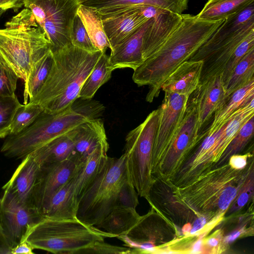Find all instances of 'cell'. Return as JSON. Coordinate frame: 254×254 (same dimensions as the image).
<instances>
[{"instance_id":"obj_41","label":"cell","mask_w":254,"mask_h":254,"mask_svg":"<svg viewBox=\"0 0 254 254\" xmlns=\"http://www.w3.org/2000/svg\"><path fill=\"white\" fill-rule=\"evenodd\" d=\"M70 40L72 45L85 51L89 52L99 51L92 44L83 23L77 14L72 22Z\"/></svg>"},{"instance_id":"obj_46","label":"cell","mask_w":254,"mask_h":254,"mask_svg":"<svg viewBox=\"0 0 254 254\" xmlns=\"http://www.w3.org/2000/svg\"><path fill=\"white\" fill-rule=\"evenodd\" d=\"M253 156V154L251 153H247L244 155L239 154L233 155L229 158L228 163L234 169H243L247 166L249 158Z\"/></svg>"},{"instance_id":"obj_8","label":"cell","mask_w":254,"mask_h":254,"mask_svg":"<svg viewBox=\"0 0 254 254\" xmlns=\"http://www.w3.org/2000/svg\"><path fill=\"white\" fill-rule=\"evenodd\" d=\"M127 179L125 155L108 158L100 172L78 200L76 218L89 226L99 223L116 207L122 186Z\"/></svg>"},{"instance_id":"obj_1","label":"cell","mask_w":254,"mask_h":254,"mask_svg":"<svg viewBox=\"0 0 254 254\" xmlns=\"http://www.w3.org/2000/svg\"><path fill=\"white\" fill-rule=\"evenodd\" d=\"M224 20H200L195 15L183 14L182 21L165 42L134 70V82L149 86L147 102L151 103L158 96L168 77L189 60Z\"/></svg>"},{"instance_id":"obj_6","label":"cell","mask_w":254,"mask_h":254,"mask_svg":"<svg viewBox=\"0 0 254 254\" xmlns=\"http://www.w3.org/2000/svg\"><path fill=\"white\" fill-rule=\"evenodd\" d=\"M254 31V3L226 18L189 60L203 62L200 83L220 75L237 48Z\"/></svg>"},{"instance_id":"obj_29","label":"cell","mask_w":254,"mask_h":254,"mask_svg":"<svg viewBox=\"0 0 254 254\" xmlns=\"http://www.w3.org/2000/svg\"><path fill=\"white\" fill-rule=\"evenodd\" d=\"M109 147L96 149L77 165L74 173L75 192L78 200L100 172L107 158Z\"/></svg>"},{"instance_id":"obj_22","label":"cell","mask_w":254,"mask_h":254,"mask_svg":"<svg viewBox=\"0 0 254 254\" xmlns=\"http://www.w3.org/2000/svg\"><path fill=\"white\" fill-rule=\"evenodd\" d=\"M152 20V18L149 19L135 32L111 50L108 66L113 71L123 68L135 70L142 64V39Z\"/></svg>"},{"instance_id":"obj_3","label":"cell","mask_w":254,"mask_h":254,"mask_svg":"<svg viewBox=\"0 0 254 254\" xmlns=\"http://www.w3.org/2000/svg\"><path fill=\"white\" fill-rule=\"evenodd\" d=\"M253 165V156L243 169H234L228 162L213 167L186 185L172 186L173 192L198 216L223 220Z\"/></svg>"},{"instance_id":"obj_11","label":"cell","mask_w":254,"mask_h":254,"mask_svg":"<svg viewBox=\"0 0 254 254\" xmlns=\"http://www.w3.org/2000/svg\"><path fill=\"white\" fill-rule=\"evenodd\" d=\"M199 132L196 108L189 99L181 124L152 176L171 180L204 136Z\"/></svg>"},{"instance_id":"obj_7","label":"cell","mask_w":254,"mask_h":254,"mask_svg":"<svg viewBox=\"0 0 254 254\" xmlns=\"http://www.w3.org/2000/svg\"><path fill=\"white\" fill-rule=\"evenodd\" d=\"M90 120L72 106L57 113L43 112L24 130L5 137L0 151L7 157L22 159L51 140Z\"/></svg>"},{"instance_id":"obj_4","label":"cell","mask_w":254,"mask_h":254,"mask_svg":"<svg viewBox=\"0 0 254 254\" xmlns=\"http://www.w3.org/2000/svg\"><path fill=\"white\" fill-rule=\"evenodd\" d=\"M0 29V64L25 81L35 63L50 50L45 33L24 8Z\"/></svg>"},{"instance_id":"obj_18","label":"cell","mask_w":254,"mask_h":254,"mask_svg":"<svg viewBox=\"0 0 254 254\" xmlns=\"http://www.w3.org/2000/svg\"><path fill=\"white\" fill-rule=\"evenodd\" d=\"M189 0H80V4L90 7L105 18L128 8L149 5L183 14L187 9Z\"/></svg>"},{"instance_id":"obj_34","label":"cell","mask_w":254,"mask_h":254,"mask_svg":"<svg viewBox=\"0 0 254 254\" xmlns=\"http://www.w3.org/2000/svg\"><path fill=\"white\" fill-rule=\"evenodd\" d=\"M104 51L80 89L78 98L91 99L98 89L111 78L113 70L108 66V56Z\"/></svg>"},{"instance_id":"obj_30","label":"cell","mask_w":254,"mask_h":254,"mask_svg":"<svg viewBox=\"0 0 254 254\" xmlns=\"http://www.w3.org/2000/svg\"><path fill=\"white\" fill-rule=\"evenodd\" d=\"M140 217L136 208L117 207L94 227L114 237H117L127 233L137 223Z\"/></svg>"},{"instance_id":"obj_20","label":"cell","mask_w":254,"mask_h":254,"mask_svg":"<svg viewBox=\"0 0 254 254\" xmlns=\"http://www.w3.org/2000/svg\"><path fill=\"white\" fill-rule=\"evenodd\" d=\"M192 94L191 100L196 108L200 130L226 98L221 76L210 78L199 83Z\"/></svg>"},{"instance_id":"obj_48","label":"cell","mask_w":254,"mask_h":254,"mask_svg":"<svg viewBox=\"0 0 254 254\" xmlns=\"http://www.w3.org/2000/svg\"><path fill=\"white\" fill-rule=\"evenodd\" d=\"M143 16L149 19L155 16L162 8L149 5H136Z\"/></svg>"},{"instance_id":"obj_19","label":"cell","mask_w":254,"mask_h":254,"mask_svg":"<svg viewBox=\"0 0 254 254\" xmlns=\"http://www.w3.org/2000/svg\"><path fill=\"white\" fill-rule=\"evenodd\" d=\"M148 19L143 16L136 6L102 19L111 50L135 32Z\"/></svg>"},{"instance_id":"obj_21","label":"cell","mask_w":254,"mask_h":254,"mask_svg":"<svg viewBox=\"0 0 254 254\" xmlns=\"http://www.w3.org/2000/svg\"><path fill=\"white\" fill-rule=\"evenodd\" d=\"M180 14L162 9L153 18L142 39L143 60L151 56L161 47L182 21Z\"/></svg>"},{"instance_id":"obj_16","label":"cell","mask_w":254,"mask_h":254,"mask_svg":"<svg viewBox=\"0 0 254 254\" xmlns=\"http://www.w3.org/2000/svg\"><path fill=\"white\" fill-rule=\"evenodd\" d=\"M80 162L73 154L63 161L40 166L32 197L34 209L40 213L45 201L72 177Z\"/></svg>"},{"instance_id":"obj_32","label":"cell","mask_w":254,"mask_h":254,"mask_svg":"<svg viewBox=\"0 0 254 254\" xmlns=\"http://www.w3.org/2000/svg\"><path fill=\"white\" fill-rule=\"evenodd\" d=\"M77 14L80 18L94 47L100 51L111 49L105 33L102 20L92 8L80 4Z\"/></svg>"},{"instance_id":"obj_2","label":"cell","mask_w":254,"mask_h":254,"mask_svg":"<svg viewBox=\"0 0 254 254\" xmlns=\"http://www.w3.org/2000/svg\"><path fill=\"white\" fill-rule=\"evenodd\" d=\"M103 51L89 52L71 44L53 53V63L47 79L28 103L39 104L43 112L49 114L71 106Z\"/></svg>"},{"instance_id":"obj_23","label":"cell","mask_w":254,"mask_h":254,"mask_svg":"<svg viewBox=\"0 0 254 254\" xmlns=\"http://www.w3.org/2000/svg\"><path fill=\"white\" fill-rule=\"evenodd\" d=\"M77 205L74 174L65 184L45 201L39 212L45 218L57 220L75 219L76 218Z\"/></svg>"},{"instance_id":"obj_5","label":"cell","mask_w":254,"mask_h":254,"mask_svg":"<svg viewBox=\"0 0 254 254\" xmlns=\"http://www.w3.org/2000/svg\"><path fill=\"white\" fill-rule=\"evenodd\" d=\"M114 237L77 218H43L29 230L24 240L34 248L54 254H81L105 238Z\"/></svg>"},{"instance_id":"obj_38","label":"cell","mask_w":254,"mask_h":254,"mask_svg":"<svg viewBox=\"0 0 254 254\" xmlns=\"http://www.w3.org/2000/svg\"><path fill=\"white\" fill-rule=\"evenodd\" d=\"M21 104L15 94L0 96V138L9 135L13 117Z\"/></svg>"},{"instance_id":"obj_10","label":"cell","mask_w":254,"mask_h":254,"mask_svg":"<svg viewBox=\"0 0 254 254\" xmlns=\"http://www.w3.org/2000/svg\"><path fill=\"white\" fill-rule=\"evenodd\" d=\"M80 0H23L45 33L52 53L71 45L70 33Z\"/></svg>"},{"instance_id":"obj_12","label":"cell","mask_w":254,"mask_h":254,"mask_svg":"<svg viewBox=\"0 0 254 254\" xmlns=\"http://www.w3.org/2000/svg\"><path fill=\"white\" fill-rule=\"evenodd\" d=\"M182 236L178 229L151 207L125 234L118 236L131 254L158 253Z\"/></svg>"},{"instance_id":"obj_49","label":"cell","mask_w":254,"mask_h":254,"mask_svg":"<svg viewBox=\"0 0 254 254\" xmlns=\"http://www.w3.org/2000/svg\"><path fill=\"white\" fill-rule=\"evenodd\" d=\"M23 0H0V7H2L5 9H13L14 10L21 7L23 4Z\"/></svg>"},{"instance_id":"obj_45","label":"cell","mask_w":254,"mask_h":254,"mask_svg":"<svg viewBox=\"0 0 254 254\" xmlns=\"http://www.w3.org/2000/svg\"><path fill=\"white\" fill-rule=\"evenodd\" d=\"M130 254L131 249L128 247L113 246L104 241L95 243L92 246L83 250L81 254Z\"/></svg>"},{"instance_id":"obj_9","label":"cell","mask_w":254,"mask_h":254,"mask_svg":"<svg viewBox=\"0 0 254 254\" xmlns=\"http://www.w3.org/2000/svg\"><path fill=\"white\" fill-rule=\"evenodd\" d=\"M158 116V109L153 110L126 138L124 154L127 179L138 195L145 198L153 180L151 159Z\"/></svg>"},{"instance_id":"obj_42","label":"cell","mask_w":254,"mask_h":254,"mask_svg":"<svg viewBox=\"0 0 254 254\" xmlns=\"http://www.w3.org/2000/svg\"><path fill=\"white\" fill-rule=\"evenodd\" d=\"M138 194L132 184L127 179L119 191L116 207L136 208L138 204Z\"/></svg>"},{"instance_id":"obj_13","label":"cell","mask_w":254,"mask_h":254,"mask_svg":"<svg viewBox=\"0 0 254 254\" xmlns=\"http://www.w3.org/2000/svg\"><path fill=\"white\" fill-rule=\"evenodd\" d=\"M145 199L151 207L174 225L183 236L190 235L192 225L198 216L175 195L173 187L168 181L153 176Z\"/></svg>"},{"instance_id":"obj_37","label":"cell","mask_w":254,"mask_h":254,"mask_svg":"<svg viewBox=\"0 0 254 254\" xmlns=\"http://www.w3.org/2000/svg\"><path fill=\"white\" fill-rule=\"evenodd\" d=\"M43 112L37 104H21L16 109L9 128V135L16 134L30 126Z\"/></svg>"},{"instance_id":"obj_28","label":"cell","mask_w":254,"mask_h":254,"mask_svg":"<svg viewBox=\"0 0 254 254\" xmlns=\"http://www.w3.org/2000/svg\"><path fill=\"white\" fill-rule=\"evenodd\" d=\"M74 129L48 141L31 153L39 166L65 160L74 154Z\"/></svg>"},{"instance_id":"obj_26","label":"cell","mask_w":254,"mask_h":254,"mask_svg":"<svg viewBox=\"0 0 254 254\" xmlns=\"http://www.w3.org/2000/svg\"><path fill=\"white\" fill-rule=\"evenodd\" d=\"M74 154L80 161L101 146L109 147L104 124L100 119H92L74 129Z\"/></svg>"},{"instance_id":"obj_17","label":"cell","mask_w":254,"mask_h":254,"mask_svg":"<svg viewBox=\"0 0 254 254\" xmlns=\"http://www.w3.org/2000/svg\"><path fill=\"white\" fill-rule=\"evenodd\" d=\"M254 116V99L245 106L228 123L217 138L215 143L201 159L196 167L198 173L212 168L237 133L239 129Z\"/></svg>"},{"instance_id":"obj_33","label":"cell","mask_w":254,"mask_h":254,"mask_svg":"<svg viewBox=\"0 0 254 254\" xmlns=\"http://www.w3.org/2000/svg\"><path fill=\"white\" fill-rule=\"evenodd\" d=\"M53 59V53L50 50L34 64L24 81L23 104L32 100L42 87L50 70Z\"/></svg>"},{"instance_id":"obj_47","label":"cell","mask_w":254,"mask_h":254,"mask_svg":"<svg viewBox=\"0 0 254 254\" xmlns=\"http://www.w3.org/2000/svg\"><path fill=\"white\" fill-rule=\"evenodd\" d=\"M34 248L26 240H24L11 249V254H33Z\"/></svg>"},{"instance_id":"obj_36","label":"cell","mask_w":254,"mask_h":254,"mask_svg":"<svg viewBox=\"0 0 254 254\" xmlns=\"http://www.w3.org/2000/svg\"><path fill=\"white\" fill-rule=\"evenodd\" d=\"M254 131V116L241 127L213 167L222 165L228 162L231 156L239 154L253 137Z\"/></svg>"},{"instance_id":"obj_35","label":"cell","mask_w":254,"mask_h":254,"mask_svg":"<svg viewBox=\"0 0 254 254\" xmlns=\"http://www.w3.org/2000/svg\"><path fill=\"white\" fill-rule=\"evenodd\" d=\"M253 80H254V49L242 59L223 85L226 98Z\"/></svg>"},{"instance_id":"obj_15","label":"cell","mask_w":254,"mask_h":254,"mask_svg":"<svg viewBox=\"0 0 254 254\" xmlns=\"http://www.w3.org/2000/svg\"><path fill=\"white\" fill-rule=\"evenodd\" d=\"M0 198V224L11 249L24 241L31 228L43 217L22 202L7 189Z\"/></svg>"},{"instance_id":"obj_25","label":"cell","mask_w":254,"mask_h":254,"mask_svg":"<svg viewBox=\"0 0 254 254\" xmlns=\"http://www.w3.org/2000/svg\"><path fill=\"white\" fill-rule=\"evenodd\" d=\"M202 65V61L183 63L163 83L161 91L190 97L200 83Z\"/></svg>"},{"instance_id":"obj_24","label":"cell","mask_w":254,"mask_h":254,"mask_svg":"<svg viewBox=\"0 0 254 254\" xmlns=\"http://www.w3.org/2000/svg\"><path fill=\"white\" fill-rule=\"evenodd\" d=\"M39 169L40 166L30 153L22 159L2 188L9 190L21 202L33 209V193Z\"/></svg>"},{"instance_id":"obj_31","label":"cell","mask_w":254,"mask_h":254,"mask_svg":"<svg viewBox=\"0 0 254 254\" xmlns=\"http://www.w3.org/2000/svg\"><path fill=\"white\" fill-rule=\"evenodd\" d=\"M253 3L254 0H208L195 17L204 20H224Z\"/></svg>"},{"instance_id":"obj_14","label":"cell","mask_w":254,"mask_h":254,"mask_svg":"<svg viewBox=\"0 0 254 254\" xmlns=\"http://www.w3.org/2000/svg\"><path fill=\"white\" fill-rule=\"evenodd\" d=\"M190 97L165 92L159 110L158 127L151 159L152 175L180 127Z\"/></svg>"},{"instance_id":"obj_27","label":"cell","mask_w":254,"mask_h":254,"mask_svg":"<svg viewBox=\"0 0 254 254\" xmlns=\"http://www.w3.org/2000/svg\"><path fill=\"white\" fill-rule=\"evenodd\" d=\"M254 99V80H253L226 98L214 113L213 120L206 133L211 134L219 129Z\"/></svg>"},{"instance_id":"obj_39","label":"cell","mask_w":254,"mask_h":254,"mask_svg":"<svg viewBox=\"0 0 254 254\" xmlns=\"http://www.w3.org/2000/svg\"><path fill=\"white\" fill-rule=\"evenodd\" d=\"M254 193V165L250 169L236 196L230 205L226 214L230 215L242 209L251 199Z\"/></svg>"},{"instance_id":"obj_50","label":"cell","mask_w":254,"mask_h":254,"mask_svg":"<svg viewBox=\"0 0 254 254\" xmlns=\"http://www.w3.org/2000/svg\"><path fill=\"white\" fill-rule=\"evenodd\" d=\"M11 248L4 235L0 224V254H11Z\"/></svg>"},{"instance_id":"obj_51","label":"cell","mask_w":254,"mask_h":254,"mask_svg":"<svg viewBox=\"0 0 254 254\" xmlns=\"http://www.w3.org/2000/svg\"><path fill=\"white\" fill-rule=\"evenodd\" d=\"M6 10V9L2 7H0V17L4 13V12Z\"/></svg>"},{"instance_id":"obj_40","label":"cell","mask_w":254,"mask_h":254,"mask_svg":"<svg viewBox=\"0 0 254 254\" xmlns=\"http://www.w3.org/2000/svg\"><path fill=\"white\" fill-rule=\"evenodd\" d=\"M254 49V31L252 32L238 46L229 59L220 75L223 85L231 75L233 70L242 59L251 50Z\"/></svg>"},{"instance_id":"obj_43","label":"cell","mask_w":254,"mask_h":254,"mask_svg":"<svg viewBox=\"0 0 254 254\" xmlns=\"http://www.w3.org/2000/svg\"><path fill=\"white\" fill-rule=\"evenodd\" d=\"M18 79L14 73L0 64V96L15 94Z\"/></svg>"},{"instance_id":"obj_44","label":"cell","mask_w":254,"mask_h":254,"mask_svg":"<svg viewBox=\"0 0 254 254\" xmlns=\"http://www.w3.org/2000/svg\"><path fill=\"white\" fill-rule=\"evenodd\" d=\"M223 231L219 229L213 233L202 239V254H221L224 251L222 248V240L224 237Z\"/></svg>"}]
</instances>
